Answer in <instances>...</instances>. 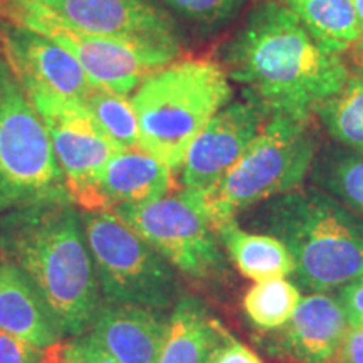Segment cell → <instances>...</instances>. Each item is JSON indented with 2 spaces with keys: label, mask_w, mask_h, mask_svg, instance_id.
Masks as SVG:
<instances>
[{
  "label": "cell",
  "mask_w": 363,
  "mask_h": 363,
  "mask_svg": "<svg viewBox=\"0 0 363 363\" xmlns=\"http://www.w3.org/2000/svg\"><path fill=\"white\" fill-rule=\"evenodd\" d=\"M222 67L267 116L313 118L347 83L342 54L325 49L288 9L257 0L225 44Z\"/></svg>",
  "instance_id": "1"
},
{
  "label": "cell",
  "mask_w": 363,
  "mask_h": 363,
  "mask_svg": "<svg viewBox=\"0 0 363 363\" xmlns=\"http://www.w3.org/2000/svg\"><path fill=\"white\" fill-rule=\"evenodd\" d=\"M345 54L348 56L347 61H345L348 72L363 79V35Z\"/></svg>",
  "instance_id": "31"
},
{
  "label": "cell",
  "mask_w": 363,
  "mask_h": 363,
  "mask_svg": "<svg viewBox=\"0 0 363 363\" xmlns=\"http://www.w3.org/2000/svg\"><path fill=\"white\" fill-rule=\"evenodd\" d=\"M254 225L288 247L293 276L308 291L326 293L363 276V219L315 185L256 206Z\"/></svg>",
  "instance_id": "3"
},
{
  "label": "cell",
  "mask_w": 363,
  "mask_h": 363,
  "mask_svg": "<svg viewBox=\"0 0 363 363\" xmlns=\"http://www.w3.org/2000/svg\"><path fill=\"white\" fill-rule=\"evenodd\" d=\"M352 4H353V9H355L358 26H360L362 34H363V0H352Z\"/></svg>",
  "instance_id": "32"
},
{
  "label": "cell",
  "mask_w": 363,
  "mask_h": 363,
  "mask_svg": "<svg viewBox=\"0 0 363 363\" xmlns=\"http://www.w3.org/2000/svg\"><path fill=\"white\" fill-rule=\"evenodd\" d=\"M212 363H262V360L246 345L229 337L216 350Z\"/></svg>",
  "instance_id": "30"
},
{
  "label": "cell",
  "mask_w": 363,
  "mask_h": 363,
  "mask_svg": "<svg viewBox=\"0 0 363 363\" xmlns=\"http://www.w3.org/2000/svg\"><path fill=\"white\" fill-rule=\"evenodd\" d=\"M313 185L363 219V157L343 147L320 148L310 172Z\"/></svg>",
  "instance_id": "21"
},
{
  "label": "cell",
  "mask_w": 363,
  "mask_h": 363,
  "mask_svg": "<svg viewBox=\"0 0 363 363\" xmlns=\"http://www.w3.org/2000/svg\"><path fill=\"white\" fill-rule=\"evenodd\" d=\"M331 52L343 54L362 38L352 0H276Z\"/></svg>",
  "instance_id": "20"
},
{
  "label": "cell",
  "mask_w": 363,
  "mask_h": 363,
  "mask_svg": "<svg viewBox=\"0 0 363 363\" xmlns=\"http://www.w3.org/2000/svg\"><path fill=\"white\" fill-rule=\"evenodd\" d=\"M59 363H120L111 353L91 335H79L71 342L62 343L59 350Z\"/></svg>",
  "instance_id": "27"
},
{
  "label": "cell",
  "mask_w": 363,
  "mask_h": 363,
  "mask_svg": "<svg viewBox=\"0 0 363 363\" xmlns=\"http://www.w3.org/2000/svg\"><path fill=\"white\" fill-rule=\"evenodd\" d=\"M0 252L35 286L65 335L91 330L103 301L74 203H38L0 214Z\"/></svg>",
  "instance_id": "2"
},
{
  "label": "cell",
  "mask_w": 363,
  "mask_h": 363,
  "mask_svg": "<svg viewBox=\"0 0 363 363\" xmlns=\"http://www.w3.org/2000/svg\"><path fill=\"white\" fill-rule=\"evenodd\" d=\"M0 330L44 350L65 337L35 286L11 262L0 264Z\"/></svg>",
  "instance_id": "16"
},
{
  "label": "cell",
  "mask_w": 363,
  "mask_h": 363,
  "mask_svg": "<svg viewBox=\"0 0 363 363\" xmlns=\"http://www.w3.org/2000/svg\"><path fill=\"white\" fill-rule=\"evenodd\" d=\"M167 333L160 310L103 303L89 335L120 363H157Z\"/></svg>",
  "instance_id": "15"
},
{
  "label": "cell",
  "mask_w": 363,
  "mask_h": 363,
  "mask_svg": "<svg viewBox=\"0 0 363 363\" xmlns=\"http://www.w3.org/2000/svg\"><path fill=\"white\" fill-rule=\"evenodd\" d=\"M111 211L187 278L208 281L224 272L219 235L197 194L182 189L153 202L118 203Z\"/></svg>",
  "instance_id": "8"
},
{
  "label": "cell",
  "mask_w": 363,
  "mask_h": 363,
  "mask_svg": "<svg viewBox=\"0 0 363 363\" xmlns=\"http://www.w3.org/2000/svg\"><path fill=\"white\" fill-rule=\"evenodd\" d=\"M214 353H216V352H214ZM212 357H214V355H212ZM212 357H211V358H208V360H207L206 363H212Z\"/></svg>",
  "instance_id": "33"
},
{
  "label": "cell",
  "mask_w": 363,
  "mask_h": 363,
  "mask_svg": "<svg viewBox=\"0 0 363 363\" xmlns=\"http://www.w3.org/2000/svg\"><path fill=\"white\" fill-rule=\"evenodd\" d=\"M0 45L27 93L39 91L81 101L96 88L69 52L27 27L6 22L0 30Z\"/></svg>",
  "instance_id": "13"
},
{
  "label": "cell",
  "mask_w": 363,
  "mask_h": 363,
  "mask_svg": "<svg viewBox=\"0 0 363 363\" xmlns=\"http://www.w3.org/2000/svg\"><path fill=\"white\" fill-rule=\"evenodd\" d=\"M269 116L256 104L234 101L211 118L190 145L182 165V185L206 195L238 163Z\"/></svg>",
  "instance_id": "12"
},
{
  "label": "cell",
  "mask_w": 363,
  "mask_h": 363,
  "mask_svg": "<svg viewBox=\"0 0 363 363\" xmlns=\"http://www.w3.org/2000/svg\"><path fill=\"white\" fill-rule=\"evenodd\" d=\"M172 12L203 30H217L233 22L249 0H162Z\"/></svg>",
  "instance_id": "25"
},
{
  "label": "cell",
  "mask_w": 363,
  "mask_h": 363,
  "mask_svg": "<svg viewBox=\"0 0 363 363\" xmlns=\"http://www.w3.org/2000/svg\"><path fill=\"white\" fill-rule=\"evenodd\" d=\"M27 94L51 138L72 203L81 211H108L99 182L108 162L121 148L99 128L79 101L39 91Z\"/></svg>",
  "instance_id": "10"
},
{
  "label": "cell",
  "mask_w": 363,
  "mask_h": 363,
  "mask_svg": "<svg viewBox=\"0 0 363 363\" xmlns=\"http://www.w3.org/2000/svg\"><path fill=\"white\" fill-rule=\"evenodd\" d=\"M79 103L121 150L140 147L138 118L128 96L96 86Z\"/></svg>",
  "instance_id": "24"
},
{
  "label": "cell",
  "mask_w": 363,
  "mask_h": 363,
  "mask_svg": "<svg viewBox=\"0 0 363 363\" xmlns=\"http://www.w3.org/2000/svg\"><path fill=\"white\" fill-rule=\"evenodd\" d=\"M320 121L335 143L363 157V79L348 76L343 88L316 108Z\"/></svg>",
  "instance_id": "22"
},
{
  "label": "cell",
  "mask_w": 363,
  "mask_h": 363,
  "mask_svg": "<svg viewBox=\"0 0 363 363\" xmlns=\"http://www.w3.org/2000/svg\"><path fill=\"white\" fill-rule=\"evenodd\" d=\"M328 363H363V328L350 326Z\"/></svg>",
  "instance_id": "29"
},
{
  "label": "cell",
  "mask_w": 363,
  "mask_h": 363,
  "mask_svg": "<svg viewBox=\"0 0 363 363\" xmlns=\"http://www.w3.org/2000/svg\"><path fill=\"white\" fill-rule=\"evenodd\" d=\"M230 99L233 86L219 62L203 57L175 59L147 76L133 91L140 148L172 172L182 170L195 136Z\"/></svg>",
  "instance_id": "4"
},
{
  "label": "cell",
  "mask_w": 363,
  "mask_h": 363,
  "mask_svg": "<svg viewBox=\"0 0 363 363\" xmlns=\"http://www.w3.org/2000/svg\"><path fill=\"white\" fill-rule=\"evenodd\" d=\"M338 301L353 328H363V276L340 288Z\"/></svg>",
  "instance_id": "28"
},
{
  "label": "cell",
  "mask_w": 363,
  "mask_h": 363,
  "mask_svg": "<svg viewBox=\"0 0 363 363\" xmlns=\"http://www.w3.org/2000/svg\"><path fill=\"white\" fill-rule=\"evenodd\" d=\"M172 170L140 147L120 150L108 162L99 190L113 208L118 203H147L167 197L172 189Z\"/></svg>",
  "instance_id": "17"
},
{
  "label": "cell",
  "mask_w": 363,
  "mask_h": 363,
  "mask_svg": "<svg viewBox=\"0 0 363 363\" xmlns=\"http://www.w3.org/2000/svg\"><path fill=\"white\" fill-rule=\"evenodd\" d=\"M61 345L44 350L0 330V363H57Z\"/></svg>",
  "instance_id": "26"
},
{
  "label": "cell",
  "mask_w": 363,
  "mask_h": 363,
  "mask_svg": "<svg viewBox=\"0 0 363 363\" xmlns=\"http://www.w3.org/2000/svg\"><path fill=\"white\" fill-rule=\"evenodd\" d=\"M79 216L104 303L160 311L175 306L179 283L169 261L111 208L81 211Z\"/></svg>",
  "instance_id": "7"
},
{
  "label": "cell",
  "mask_w": 363,
  "mask_h": 363,
  "mask_svg": "<svg viewBox=\"0 0 363 363\" xmlns=\"http://www.w3.org/2000/svg\"><path fill=\"white\" fill-rule=\"evenodd\" d=\"M216 230L220 246L229 254L240 274L247 279L259 283L293 274L291 252L274 235L247 233L240 229L235 219L222 222Z\"/></svg>",
  "instance_id": "19"
},
{
  "label": "cell",
  "mask_w": 363,
  "mask_h": 363,
  "mask_svg": "<svg viewBox=\"0 0 363 363\" xmlns=\"http://www.w3.org/2000/svg\"><path fill=\"white\" fill-rule=\"evenodd\" d=\"M0 16L54 40L79 62L94 84L125 96L152 72L170 65L130 44L69 26L38 0H0Z\"/></svg>",
  "instance_id": "9"
},
{
  "label": "cell",
  "mask_w": 363,
  "mask_h": 363,
  "mask_svg": "<svg viewBox=\"0 0 363 363\" xmlns=\"http://www.w3.org/2000/svg\"><path fill=\"white\" fill-rule=\"evenodd\" d=\"M301 291L288 278L259 281L244 294L242 308L249 321L262 331H274L293 316Z\"/></svg>",
  "instance_id": "23"
},
{
  "label": "cell",
  "mask_w": 363,
  "mask_h": 363,
  "mask_svg": "<svg viewBox=\"0 0 363 363\" xmlns=\"http://www.w3.org/2000/svg\"><path fill=\"white\" fill-rule=\"evenodd\" d=\"M229 337L197 298L182 296L169 318L157 363H206Z\"/></svg>",
  "instance_id": "18"
},
{
  "label": "cell",
  "mask_w": 363,
  "mask_h": 363,
  "mask_svg": "<svg viewBox=\"0 0 363 363\" xmlns=\"http://www.w3.org/2000/svg\"><path fill=\"white\" fill-rule=\"evenodd\" d=\"M57 363H59V362H57Z\"/></svg>",
  "instance_id": "34"
},
{
  "label": "cell",
  "mask_w": 363,
  "mask_h": 363,
  "mask_svg": "<svg viewBox=\"0 0 363 363\" xmlns=\"http://www.w3.org/2000/svg\"><path fill=\"white\" fill-rule=\"evenodd\" d=\"M348 330L338 298L313 293L301 298L281 328L269 331L267 352L293 363H328Z\"/></svg>",
  "instance_id": "14"
},
{
  "label": "cell",
  "mask_w": 363,
  "mask_h": 363,
  "mask_svg": "<svg viewBox=\"0 0 363 363\" xmlns=\"http://www.w3.org/2000/svg\"><path fill=\"white\" fill-rule=\"evenodd\" d=\"M72 202L51 138L0 45V214Z\"/></svg>",
  "instance_id": "6"
},
{
  "label": "cell",
  "mask_w": 363,
  "mask_h": 363,
  "mask_svg": "<svg viewBox=\"0 0 363 363\" xmlns=\"http://www.w3.org/2000/svg\"><path fill=\"white\" fill-rule=\"evenodd\" d=\"M320 148L313 118L271 116L224 179L208 194H197L216 229L240 212L301 187Z\"/></svg>",
  "instance_id": "5"
},
{
  "label": "cell",
  "mask_w": 363,
  "mask_h": 363,
  "mask_svg": "<svg viewBox=\"0 0 363 363\" xmlns=\"http://www.w3.org/2000/svg\"><path fill=\"white\" fill-rule=\"evenodd\" d=\"M86 33L120 40L174 62L182 44L175 22L152 0H38Z\"/></svg>",
  "instance_id": "11"
}]
</instances>
